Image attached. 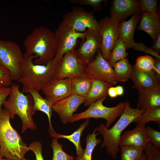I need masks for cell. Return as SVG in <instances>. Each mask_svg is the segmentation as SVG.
<instances>
[{"instance_id":"44","label":"cell","mask_w":160,"mask_h":160,"mask_svg":"<svg viewBox=\"0 0 160 160\" xmlns=\"http://www.w3.org/2000/svg\"><path fill=\"white\" fill-rule=\"evenodd\" d=\"M139 160H146V156L145 153H143Z\"/></svg>"},{"instance_id":"13","label":"cell","mask_w":160,"mask_h":160,"mask_svg":"<svg viewBox=\"0 0 160 160\" xmlns=\"http://www.w3.org/2000/svg\"><path fill=\"white\" fill-rule=\"evenodd\" d=\"M87 72L88 76L92 79L99 80L112 86L117 84L113 68L103 58L100 49L95 58L87 65Z\"/></svg>"},{"instance_id":"20","label":"cell","mask_w":160,"mask_h":160,"mask_svg":"<svg viewBox=\"0 0 160 160\" xmlns=\"http://www.w3.org/2000/svg\"><path fill=\"white\" fill-rule=\"evenodd\" d=\"M23 92H28L31 96L33 100L32 113L33 115L36 111H40L45 113L47 116L49 122V133L51 137L56 132L54 130L51 122L53 105L46 98H43L39 91L34 89H23Z\"/></svg>"},{"instance_id":"25","label":"cell","mask_w":160,"mask_h":160,"mask_svg":"<svg viewBox=\"0 0 160 160\" xmlns=\"http://www.w3.org/2000/svg\"><path fill=\"white\" fill-rule=\"evenodd\" d=\"M133 65L127 57L116 63L113 65L114 77L116 81L125 82L130 79Z\"/></svg>"},{"instance_id":"26","label":"cell","mask_w":160,"mask_h":160,"mask_svg":"<svg viewBox=\"0 0 160 160\" xmlns=\"http://www.w3.org/2000/svg\"><path fill=\"white\" fill-rule=\"evenodd\" d=\"M92 81V79L89 76L72 79V94H75L85 98L91 89Z\"/></svg>"},{"instance_id":"45","label":"cell","mask_w":160,"mask_h":160,"mask_svg":"<svg viewBox=\"0 0 160 160\" xmlns=\"http://www.w3.org/2000/svg\"><path fill=\"white\" fill-rule=\"evenodd\" d=\"M3 160H29L28 159H26L25 158L21 159H19V160H12V159H3Z\"/></svg>"},{"instance_id":"18","label":"cell","mask_w":160,"mask_h":160,"mask_svg":"<svg viewBox=\"0 0 160 160\" xmlns=\"http://www.w3.org/2000/svg\"><path fill=\"white\" fill-rule=\"evenodd\" d=\"M145 125L137 123L134 129L125 132L120 137L119 146L132 145L142 148L144 150L145 149L149 142Z\"/></svg>"},{"instance_id":"35","label":"cell","mask_w":160,"mask_h":160,"mask_svg":"<svg viewBox=\"0 0 160 160\" xmlns=\"http://www.w3.org/2000/svg\"><path fill=\"white\" fill-rule=\"evenodd\" d=\"M146 129L149 142L160 149V132L149 126H147Z\"/></svg>"},{"instance_id":"19","label":"cell","mask_w":160,"mask_h":160,"mask_svg":"<svg viewBox=\"0 0 160 160\" xmlns=\"http://www.w3.org/2000/svg\"><path fill=\"white\" fill-rule=\"evenodd\" d=\"M133 85L132 87L138 91L160 86V82L153 70L143 72L133 65L130 78Z\"/></svg>"},{"instance_id":"43","label":"cell","mask_w":160,"mask_h":160,"mask_svg":"<svg viewBox=\"0 0 160 160\" xmlns=\"http://www.w3.org/2000/svg\"><path fill=\"white\" fill-rule=\"evenodd\" d=\"M117 95L118 96L122 95L124 94V89L123 86H118L115 87Z\"/></svg>"},{"instance_id":"6","label":"cell","mask_w":160,"mask_h":160,"mask_svg":"<svg viewBox=\"0 0 160 160\" xmlns=\"http://www.w3.org/2000/svg\"><path fill=\"white\" fill-rule=\"evenodd\" d=\"M106 98L105 97L97 101L81 113L73 114L70 122L73 123L87 118H103L106 120V123L105 126L108 129L115 119L121 115L125 109L126 102H121L116 106L108 107L103 103Z\"/></svg>"},{"instance_id":"31","label":"cell","mask_w":160,"mask_h":160,"mask_svg":"<svg viewBox=\"0 0 160 160\" xmlns=\"http://www.w3.org/2000/svg\"><path fill=\"white\" fill-rule=\"evenodd\" d=\"M58 139L53 138L52 141L51 147L53 154L51 160H74V156L68 154L63 150V146L58 142Z\"/></svg>"},{"instance_id":"7","label":"cell","mask_w":160,"mask_h":160,"mask_svg":"<svg viewBox=\"0 0 160 160\" xmlns=\"http://www.w3.org/2000/svg\"><path fill=\"white\" fill-rule=\"evenodd\" d=\"M23 59V54L17 43L0 39V65L9 71L13 81H17L21 76L20 65Z\"/></svg>"},{"instance_id":"28","label":"cell","mask_w":160,"mask_h":160,"mask_svg":"<svg viewBox=\"0 0 160 160\" xmlns=\"http://www.w3.org/2000/svg\"><path fill=\"white\" fill-rule=\"evenodd\" d=\"M126 49L124 43L119 39L111 52L108 61L112 68L115 63L127 57L128 54Z\"/></svg>"},{"instance_id":"40","label":"cell","mask_w":160,"mask_h":160,"mask_svg":"<svg viewBox=\"0 0 160 160\" xmlns=\"http://www.w3.org/2000/svg\"><path fill=\"white\" fill-rule=\"evenodd\" d=\"M151 48L158 54L160 52V33L159 34L155 42L151 46Z\"/></svg>"},{"instance_id":"12","label":"cell","mask_w":160,"mask_h":160,"mask_svg":"<svg viewBox=\"0 0 160 160\" xmlns=\"http://www.w3.org/2000/svg\"><path fill=\"white\" fill-rule=\"evenodd\" d=\"M99 22L102 39L100 50L103 58L108 61L111 52L119 39L118 28L120 22L107 17Z\"/></svg>"},{"instance_id":"24","label":"cell","mask_w":160,"mask_h":160,"mask_svg":"<svg viewBox=\"0 0 160 160\" xmlns=\"http://www.w3.org/2000/svg\"><path fill=\"white\" fill-rule=\"evenodd\" d=\"M89 120L90 118L86 119L85 121L82 123L79 128L71 135H63L56 132L52 137L57 139L60 138L66 139L73 143L76 148L77 156L81 157L84 151L81 145V137L82 132L89 124Z\"/></svg>"},{"instance_id":"14","label":"cell","mask_w":160,"mask_h":160,"mask_svg":"<svg viewBox=\"0 0 160 160\" xmlns=\"http://www.w3.org/2000/svg\"><path fill=\"white\" fill-rule=\"evenodd\" d=\"M85 38L82 40L78 49L75 50L79 57L87 65L100 49L102 39L99 32L87 29L85 31Z\"/></svg>"},{"instance_id":"4","label":"cell","mask_w":160,"mask_h":160,"mask_svg":"<svg viewBox=\"0 0 160 160\" xmlns=\"http://www.w3.org/2000/svg\"><path fill=\"white\" fill-rule=\"evenodd\" d=\"M144 112L137 108H131L129 103L127 102L125 109L120 118L111 128L107 129L103 123H100L96 127V131L103 137L101 148H105L106 152L111 158L115 159L117 157L119 150V142L122 132Z\"/></svg>"},{"instance_id":"17","label":"cell","mask_w":160,"mask_h":160,"mask_svg":"<svg viewBox=\"0 0 160 160\" xmlns=\"http://www.w3.org/2000/svg\"><path fill=\"white\" fill-rule=\"evenodd\" d=\"M84 100L85 98L72 94L54 105L52 109L59 115L62 123L65 124L70 122L73 113L84 103Z\"/></svg>"},{"instance_id":"3","label":"cell","mask_w":160,"mask_h":160,"mask_svg":"<svg viewBox=\"0 0 160 160\" xmlns=\"http://www.w3.org/2000/svg\"><path fill=\"white\" fill-rule=\"evenodd\" d=\"M10 115L6 108L0 111V153L3 157L12 160L24 158L29 151L17 132L11 126Z\"/></svg>"},{"instance_id":"33","label":"cell","mask_w":160,"mask_h":160,"mask_svg":"<svg viewBox=\"0 0 160 160\" xmlns=\"http://www.w3.org/2000/svg\"><path fill=\"white\" fill-rule=\"evenodd\" d=\"M140 6L143 13L147 12L158 14L157 12V0H139Z\"/></svg>"},{"instance_id":"27","label":"cell","mask_w":160,"mask_h":160,"mask_svg":"<svg viewBox=\"0 0 160 160\" xmlns=\"http://www.w3.org/2000/svg\"><path fill=\"white\" fill-rule=\"evenodd\" d=\"M96 128L93 133L88 134L86 138V145L84 153L81 157L76 156L75 160H92V153L96 146L101 143V140L96 137L97 135L100 133H95Z\"/></svg>"},{"instance_id":"21","label":"cell","mask_w":160,"mask_h":160,"mask_svg":"<svg viewBox=\"0 0 160 160\" xmlns=\"http://www.w3.org/2000/svg\"><path fill=\"white\" fill-rule=\"evenodd\" d=\"M138 92L137 108L146 112L160 107V86Z\"/></svg>"},{"instance_id":"1","label":"cell","mask_w":160,"mask_h":160,"mask_svg":"<svg viewBox=\"0 0 160 160\" xmlns=\"http://www.w3.org/2000/svg\"><path fill=\"white\" fill-rule=\"evenodd\" d=\"M25 53L36 57L37 65H45L53 60L57 52V42L54 32L44 26L34 28L23 42Z\"/></svg>"},{"instance_id":"34","label":"cell","mask_w":160,"mask_h":160,"mask_svg":"<svg viewBox=\"0 0 160 160\" xmlns=\"http://www.w3.org/2000/svg\"><path fill=\"white\" fill-rule=\"evenodd\" d=\"M13 81L9 71L0 65V88L9 87Z\"/></svg>"},{"instance_id":"29","label":"cell","mask_w":160,"mask_h":160,"mask_svg":"<svg viewBox=\"0 0 160 160\" xmlns=\"http://www.w3.org/2000/svg\"><path fill=\"white\" fill-rule=\"evenodd\" d=\"M121 160H139L144 151L141 147L132 145L120 146Z\"/></svg>"},{"instance_id":"42","label":"cell","mask_w":160,"mask_h":160,"mask_svg":"<svg viewBox=\"0 0 160 160\" xmlns=\"http://www.w3.org/2000/svg\"><path fill=\"white\" fill-rule=\"evenodd\" d=\"M108 95L111 98H115L118 96L115 87L111 86L109 88L108 91Z\"/></svg>"},{"instance_id":"38","label":"cell","mask_w":160,"mask_h":160,"mask_svg":"<svg viewBox=\"0 0 160 160\" xmlns=\"http://www.w3.org/2000/svg\"><path fill=\"white\" fill-rule=\"evenodd\" d=\"M11 91V87L0 88V111L1 106Z\"/></svg>"},{"instance_id":"11","label":"cell","mask_w":160,"mask_h":160,"mask_svg":"<svg viewBox=\"0 0 160 160\" xmlns=\"http://www.w3.org/2000/svg\"><path fill=\"white\" fill-rule=\"evenodd\" d=\"M141 17L140 14L134 15L128 21L120 22L118 28V38L124 43L127 49L132 48L136 51L152 55L153 53V50L142 43L135 42L134 40L135 29Z\"/></svg>"},{"instance_id":"47","label":"cell","mask_w":160,"mask_h":160,"mask_svg":"<svg viewBox=\"0 0 160 160\" xmlns=\"http://www.w3.org/2000/svg\"></svg>"},{"instance_id":"16","label":"cell","mask_w":160,"mask_h":160,"mask_svg":"<svg viewBox=\"0 0 160 160\" xmlns=\"http://www.w3.org/2000/svg\"><path fill=\"white\" fill-rule=\"evenodd\" d=\"M110 17L121 22L131 15L143 13L138 0H114L111 2Z\"/></svg>"},{"instance_id":"41","label":"cell","mask_w":160,"mask_h":160,"mask_svg":"<svg viewBox=\"0 0 160 160\" xmlns=\"http://www.w3.org/2000/svg\"><path fill=\"white\" fill-rule=\"evenodd\" d=\"M146 160H160V154L156 152H151L148 154L146 157Z\"/></svg>"},{"instance_id":"23","label":"cell","mask_w":160,"mask_h":160,"mask_svg":"<svg viewBox=\"0 0 160 160\" xmlns=\"http://www.w3.org/2000/svg\"><path fill=\"white\" fill-rule=\"evenodd\" d=\"M92 80L91 89L85 98L84 103L86 107L89 106L97 101L107 97L109 88L113 86L99 80L94 79Z\"/></svg>"},{"instance_id":"32","label":"cell","mask_w":160,"mask_h":160,"mask_svg":"<svg viewBox=\"0 0 160 160\" xmlns=\"http://www.w3.org/2000/svg\"><path fill=\"white\" fill-rule=\"evenodd\" d=\"M155 59L148 55L140 56L137 58L134 65L139 71L147 72L154 69Z\"/></svg>"},{"instance_id":"15","label":"cell","mask_w":160,"mask_h":160,"mask_svg":"<svg viewBox=\"0 0 160 160\" xmlns=\"http://www.w3.org/2000/svg\"><path fill=\"white\" fill-rule=\"evenodd\" d=\"M72 79L54 77L42 90L47 99L53 105L72 94Z\"/></svg>"},{"instance_id":"36","label":"cell","mask_w":160,"mask_h":160,"mask_svg":"<svg viewBox=\"0 0 160 160\" xmlns=\"http://www.w3.org/2000/svg\"><path fill=\"white\" fill-rule=\"evenodd\" d=\"M103 0H70L69 2L72 4L91 6L95 11L100 10L102 8V3Z\"/></svg>"},{"instance_id":"46","label":"cell","mask_w":160,"mask_h":160,"mask_svg":"<svg viewBox=\"0 0 160 160\" xmlns=\"http://www.w3.org/2000/svg\"><path fill=\"white\" fill-rule=\"evenodd\" d=\"M3 158L0 153V160H3Z\"/></svg>"},{"instance_id":"37","label":"cell","mask_w":160,"mask_h":160,"mask_svg":"<svg viewBox=\"0 0 160 160\" xmlns=\"http://www.w3.org/2000/svg\"><path fill=\"white\" fill-rule=\"evenodd\" d=\"M29 150L33 152L36 157V160H44L42 153V145L39 141L31 143L28 146Z\"/></svg>"},{"instance_id":"39","label":"cell","mask_w":160,"mask_h":160,"mask_svg":"<svg viewBox=\"0 0 160 160\" xmlns=\"http://www.w3.org/2000/svg\"><path fill=\"white\" fill-rule=\"evenodd\" d=\"M155 58L154 69L153 71L158 79L160 81V58Z\"/></svg>"},{"instance_id":"8","label":"cell","mask_w":160,"mask_h":160,"mask_svg":"<svg viewBox=\"0 0 160 160\" xmlns=\"http://www.w3.org/2000/svg\"><path fill=\"white\" fill-rule=\"evenodd\" d=\"M62 23L76 31L84 32L88 29L100 32L99 22L93 12H87L81 7H74L70 12L63 15Z\"/></svg>"},{"instance_id":"5","label":"cell","mask_w":160,"mask_h":160,"mask_svg":"<svg viewBox=\"0 0 160 160\" xmlns=\"http://www.w3.org/2000/svg\"><path fill=\"white\" fill-rule=\"evenodd\" d=\"M11 87L8 98L4 101L3 105L9 111L12 119H14L15 115L20 118L22 123V133L28 129L35 130L37 127L32 118V97L30 94L25 95L20 92L19 86L16 83H12Z\"/></svg>"},{"instance_id":"10","label":"cell","mask_w":160,"mask_h":160,"mask_svg":"<svg viewBox=\"0 0 160 160\" xmlns=\"http://www.w3.org/2000/svg\"><path fill=\"white\" fill-rule=\"evenodd\" d=\"M57 42L56 55L53 60L59 63L66 52L74 49L77 40L85 38L86 33L77 32L61 22L55 32Z\"/></svg>"},{"instance_id":"2","label":"cell","mask_w":160,"mask_h":160,"mask_svg":"<svg viewBox=\"0 0 160 160\" xmlns=\"http://www.w3.org/2000/svg\"><path fill=\"white\" fill-rule=\"evenodd\" d=\"M20 65L21 74L17 81L23 86V89L42 90L54 77L59 63L53 59L45 65H37L33 61L36 58L34 55H29L24 53Z\"/></svg>"},{"instance_id":"30","label":"cell","mask_w":160,"mask_h":160,"mask_svg":"<svg viewBox=\"0 0 160 160\" xmlns=\"http://www.w3.org/2000/svg\"><path fill=\"white\" fill-rule=\"evenodd\" d=\"M150 121H154L160 127V107L144 112L136 118L132 122L146 124L147 123Z\"/></svg>"},{"instance_id":"22","label":"cell","mask_w":160,"mask_h":160,"mask_svg":"<svg viewBox=\"0 0 160 160\" xmlns=\"http://www.w3.org/2000/svg\"><path fill=\"white\" fill-rule=\"evenodd\" d=\"M158 14L143 13L141 21L136 27L148 33L152 38L153 43L156 41L160 33V21Z\"/></svg>"},{"instance_id":"9","label":"cell","mask_w":160,"mask_h":160,"mask_svg":"<svg viewBox=\"0 0 160 160\" xmlns=\"http://www.w3.org/2000/svg\"><path fill=\"white\" fill-rule=\"evenodd\" d=\"M87 65L78 56L74 49L65 53L59 63L54 77L72 79L88 76L87 72Z\"/></svg>"}]
</instances>
